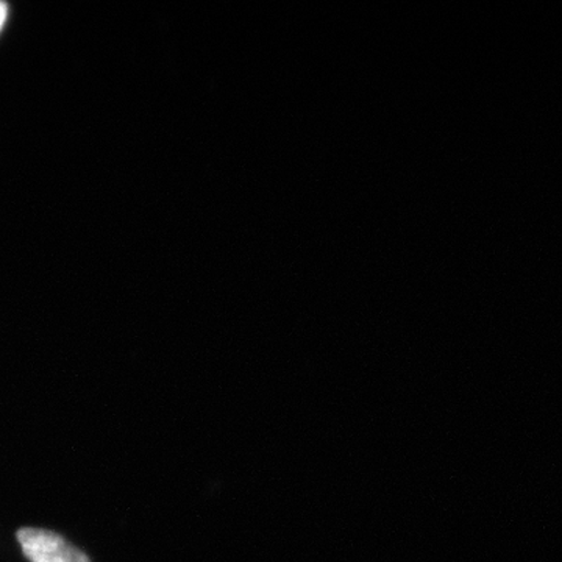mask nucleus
I'll use <instances>...</instances> for the list:
<instances>
[{"instance_id": "f257e3e1", "label": "nucleus", "mask_w": 562, "mask_h": 562, "mask_svg": "<svg viewBox=\"0 0 562 562\" xmlns=\"http://www.w3.org/2000/svg\"><path fill=\"white\" fill-rule=\"evenodd\" d=\"M18 541L32 562H91L87 554L54 531L22 528L18 531Z\"/></svg>"}, {"instance_id": "f03ea898", "label": "nucleus", "mask_w": 562, "mask_h": 562, "mask_svg": "<svg viewBox=\"0 0 562 562\" xmlns=\"http://www.w3.org/2000/svg\"><path fill=\"white\" fill-rule=\"evenodd\" d=\"M7 20H9V7H7L5 3L0 2V32H2Z\"/></svg>"}]
</instances>
